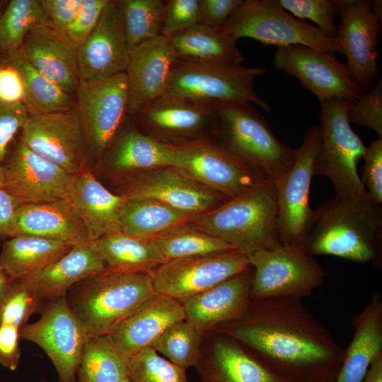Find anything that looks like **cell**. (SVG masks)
<instances>
[{
    "mask_svg": "<svg viewBox=\"0 0 382 382\" xmlns=\"http://www.w3.org/2000/svg\"><path fill=\"white\" fill-rule=\"evenodd\" d=\"M215 331L233 337L292 382L335 380L343 359L344 349L301 299H251L242 316Z\"/></svg>",
    "mask_w": 382,
    "mask_h": 382,
    "instance_id": "6da1fadb",
    "label": "cell"
},
{
    "mask_svg": "<svg viewBox=\"0 0 382 382\" xmlns=\"http://www.w3.org/2000/svg\"><path fill=\"white\" fill-rule=\"evenodd\" d=\"M301 248L313 257L332 255L381 268V209L368 195H335L312 209Z\"/></svg>",
    "mask_w": 382,
    "mask_h": 382,
    "instance_id": "7a4b0ae2",
    "label": "cell"
},
{
    "mask_svg": "<svg viewBox=\"0 0 382 382\" xmlns=\"http://www.w3.org/2000/svg\"><path fill=\"white\" fill-rule=\"evenodd\" d=\"M276 185L263 183L195 216L194 228L245 255L277 248Z\"/></svg>",
    "mask_w": 382,
    "mask_h": 382,
    "instance_id": "3957f363",
    "label": "cell"
},
{
    "mask_svg": "<svg viewBox=\"0 0 382 382\" xmlns=\"http://www.w3.org/2000/svg\"><path fill=\"white\" fill-rule=\"evenodd\" d=\"M214 133L218 144L264 183L276 184L297 156L298 148L282 142L251 104L217 105Z\"/></svg>",
    "mask_w": 382,
    "mask_h": 382,
    "instance_id": "277c9868",
    "label": "cell"
},
{
    "mask_svg": "<svg viewBox=\"0 0 382 382\" xmlns=\"http://www.w3.org/2000/svg\"><path fill=\"white\" fill-rule=\"evenodd\" d=\"M154 293L148 272L107 270L79 281L65 297L87 336H102Z\"/></svg>",
    "mask_w": 382,
    "mask_h": 382,
    "instance_id": "5b68a950",
    "label": "cell"
},
{
    "mask_svg": "<svg viewBox=\"0 0 382 382\" xmlns=\"http://www.w3.org/2000/svg\"><path fill=\"white\" fill-rule=\"evenodd\" d=\"M265 72L262 67L176 59L164 94L216 105L253 103L270 112L269 105L254 89L255 79Z\"/></svg>",
    "mask_w": 382,
    "mask_h": 382,
    "instance_id": "8992f818",
    "label": "cell"
},
{
    "mask_svg": "<svg viewBox=\"0 0 382 382\" xmlns=\"http://www.w3.org/2000/svg\"><path fill=\"white\" fill-rule=\"evenodd\" d=\"M220 29L237 41L248 37L265 45H303L344 54L337 38L287 13L278 0H243Z\"/></svg>",
    "mask_w": 382,
    "mask_h": 382,
    "instance_id": "52a82bcc",
    "label": "cell"
},
{
    "mask_svg": "<svg viewBox=\"0 0 382 382\" xmlns=\"http://www.w3.org/2000/svg\"><path fill=\"white\" fill-rule=\"evenodd\" d=\"M351 102L340 98L320 102L321 144L313 175L328 178L335 195L359 197L368 195L357 169L366 146L348 120Z\"/></svg>",
    "mask_w": 382,
    "mask_h": 382,
    "instance_id": "ba28073f",
    "label": "cell"
},
{
    "mask_svg": "<svg viewBox=\"0 0 382 382\" xmlns=\"http://www.w3.org/2000/svg\"><path fill=\"white\" fill-rule=\"evenodd\" d=\"M253 269L250 299L308 296L324 282L325 272L301 248L280 245L246 255Z\"/></svg>",
    "mask_w": 382,
    "mask_h": 382,
    "instance_id": "9c48e42d",
    "label": "cell"
},
{
    "mask_svg": "<svg viewBox=\"0 0 382 382\" xmlns=\"http://www.w3.org/2000/svg\"><path fill=\"white\" fill-rule=\"evenodd\" d=\"M75 98L87 152L100 160L130 117L125 72L95 83L79 82Z\"/></svg>",
    "mask_w": 382,
    "mask_h": 382,
    "instance_id": "30bf717a",
    "label": "cell"
},
{
    "mask_svg": "<svg viewBox=\"0 0 382 382\" xmlns=\"http://www.w3.org/2000/svg\"><path fill=\"white\" fill-rule=\"evenodd\" d=\"M321 144L319 125L305 133L294 163L277 183V230L282 246L301 248L312 209L309 195L314 161Z\"/></svg>",
    "mask_w": 382,
    "mask_h": 382,
    "instance_id": "8fae6325",
    "label": "cell"
},
{
    "mask_svg": "<svg viewBox=\"0 0 382 382\" xmlns=\"http://www.w3.org/2000/svg\"><path fill=\"white\" fill-rule=\"evenodd\" d=\"M250 267L246 255L233 250L172 260L149 274L155 293L183 303Z\"/></svg>",
    "mask_w": 382,
    "mask_h": 382,
    "instance_id": "7c38bea8",
    "label": "cell"
},
{
    "mask_svg": "<svg viewBox=\"0 0 382 382\" xmlns=\"http://www.w3.org/2000/svg\"><path fill=\"white\" fill-rule=\"evenodd\" d=\"M19 337L35 343L46 353L57 371V382H77L87 335L65 296L48 301L37 321L20 328Z\"/></svg>",
    "mask_w": 382,
    "mask_h": 382,
    "instance_id": "4fadbf2b",
    "label": "cell"
},
{
    "mask_svg": "<svg viewBox=\"0 0 382 382\" xmlns=\"http://www.w3.org/2000/svg\"><path fill=\"white\" fill-rule=\"evenodd\" d=\"M273 63L277 69L296 78L320 102L332 98L354 102L364 94L335 54L303 45L278 47Z\"/></svg>",
    "mask_w": 382,
    "mask_h": 382,
    "instance_id": "5bb4252c",
    "label": "cell"
},
{
    "mask_svg": "<svg viewBox=\"0 0 382 382\" xmlns=\"http://www.w3.org/2000/svg\"><path fill=\"white\" fill-rule=\"evenodd\" d=\"M381 1L345 0L341 8L337 39L347 57V66L354 81L364 91L375 85L376 59L381 28Z\"/></svg>",
    "mask_w": 382,
    "mask_h": 382,
    "instance_id": "9a60e30c",
    "label": "cell"
},
{
    "mask_svg": "<svg viewBox=\"0 0 382 382\" xmlns=\"http://www.w3.org/2000/svg\"><path fill=\"white\" fill-rule=\"evenodd\" d=\"M71 175L19 139L0 168V189L20 204L63 199Z\"/></svg>",
    "mask_w": 382,
    "mask_h": 382,
    "instance_id": "2e32d148",
    "label": "cell"
},
{
    "mask_svg": "<svg viewBox=\"0 0 382 382\" xmlns=\"http://www.w3.org/2000/svg\"><path fill=\"white\" fill-rule=\"evenodd\" d=\"M132 117L144 129L143 133L180 146L208 140L205 132L216 129V105L163 94Z\"/></svg>",
    "mask_w": 382,
    "mask_h": 382,
    "instance_id": "e0dca14e",
    "label": "cell"
},
{
    "mask_svg": "<svg viewBox=\"0 0 382 382\" xmlns=\"http://www.w3.org/2000/svg\"><path fill=\"white\" fill-rule=\"evenodd\" d=\"M20 139L31 150L76 175L87 169V150L76 108L28 114Z\"/></svg>",
    "mask_w": 382,
    "mask_h": 382,
    "instance_id": "ac0fdd59",
    "label": "cell"
},
{
    "mask_svg": "<svg viewBox=\"0 0 382 382\" xmlns=\"http://www.w3.org/2000/svg\"><path fill=\"white\" fill-rule=\"evenodd\" d=\"M175 168L229 199L264 183L240 160L211 139L177 146Z\"/></svg>",
    "mask_w": 382,
    "mask_h": 382,
    "instance_id": "d6986e66",
    "label": "cell"
},
{
    "mask_svg": "<svg viewBox=\"0 0 382 382\" xmlns=\"http://www.w3.org/2000/svg\"><path fill=\"white\" fill-rule=\"evenodd\" d=\"M131 52L118 2L110 0L95 29L76 50L79 82L95 83L125 72Z\"/></svg>",
    "mask_w": 382,
    "mask_h": 382,
    "instance_id": "ffe728a7",
    "label": "cell"
},
{
    "mask_svg": "<svg viewBox=\"0 0 382 382\" xmlns=\"http://www.w3.org/2000/svg\"><path fill=\"white\" fill-rule=\"evenodd\" d=\"M132 180L126 192L127 199H150L193 214L211 210L229 198L202 185L175 167L144 171Z\"/></svg>",
    "mask_w": 382,
    "mask_h": 382,
    "instance_id": "44dd1931",
    "label": "cell"
},
{
    "mask_svg": "<svg viewBox=\"0 0 382 382\" xmlns=\"http://www.w3.org/2000/svg\"><path fill=\"white\" fill-rule=\"evenodd\" d=\"M204 337L195 367L201 382H292L272 372L233 337L216 331Z\"/></svg>",
    "mask_w": 382,
    "mask_h": 382,
    "instance_id": "7402d4cb",
    "label": "cell"
},
{
    "mask_svg": "<svg viewBox=\"0 0 382 382\" xmlns=\"http://www.w3.org/2000/svg\"><path fill=\"white\" fill-rule=\"evenodd\" d=\"M176 59L169 40L161 35L142 42L132 51L125 71L130 117L164 94Z\"/></svg>",
    "mask_w": 382,
    "mask_h": 382,
    "instance_id": "603a6c76",
    "label": "cell"
},
{
    "mask_svg": "<svg viewBox=\"0 0 382 382\" xmlns=\"http://www.w3.org/2000/svg\"><path fill=\"white\" fill-rule=\"evenodd\" d=\"M253 271L247 270L185 301V320L203 337L247 311Z\"/></svg>",
    "mask_w": 382,
    "mask_h": 382,
    "instance_id": "cb8c5ba5",
    "label": "cell"
},
{
    "mask_svg": "<svg viewBox=\"0 0 382 382\" xmlns=\"http://www.w3.org/2000/svg\"><path fill=\"white\" fill-rule=\"evenodd\" d=\"M64 199L85 225L90 241L121 231L127 199L110 192L89 168L71 175Z\"/></svg>",
    "mask_w": 382,
    "mask_h": 382,
    "instance_id": "d4e9b609",
    "label": "cell"
},
{
    "mask_svg": "<svg viewBox=\"0 0 382 382\" xmlns=\"http://www.w3.org/2000/svg\"><path fill=\"white\" fill-rule=\"evenodd\" d=\"M184 319V309L180 302L154 293L115 326L108 335L120 353L127 359L151 347L170 325Z\"/></svg>",
    "mask_w": 382,
    "mask_h": 382,
    "instance_id": "484cf974",
    "label": "cell"
},
{
    "mask_svg": "<svg viewBox=\"0 0 382 382\" xmlns=\"http://www.w3.org/2000/svg\"><path fill=\"white\" fill-rule=\"evenodd\" d=\"M18 51L50 81L75 95L79 84L76 50L64 35L48 26H36Z\"/></svg>",
    "mask_w": 382,
    "mask_h": 382,
    "instance_id": "4316f807",
    "label": "cell"
},
{
    "mask_svg": "<svg viewBox=\"0 0 382 382\" xmlns=\"http://www.w3.org/2000/svg\"><path fill=\"white\" fill-rule=\"evenodd\" d=\"M17 235H30L73 245L90 241L85 225L64 199L20 204L11 225L9 238Z\"/></svg>",
    "mask_w": 382,
    "mask_h": 382,
    "instance_id": "83f0119b",
    "label": "cell"
},
{
    "mask_svg": "<svg viewBox=\"0 0 382 382\" xmlns=\"http://www.w3.org/2000/svg\"><path fill=\"white\" fill-rule=\"evenodd\" d=\"M354 334L335 382H361L371 363L382 354V300L375 293L364 310L351 317Z\"/></svg>",
    "mask_w": 382,
    "mask_h": 382,
    "instance_id": "f1b7e54d",
    "label": "cell"
},
{
    "mask_svg": "<svg viewBox=\"0 0 382 382\" xmlns=\"http://www.w3.org/2000/svg\"><path fill=\"white\" fill-rule=\"evenodd\" d=\"M107 271L92 241L74 245L63 256L39 272L25 277L43 301L65 296L79 281Z\"/></svg>",
    "mask_w": 382,
    "mask_h": 382,
    "instance_id": "f546056e",
    "label": "cell"
},
{
    "mask_svg": "<svg viewBox=\"0 0 382 382\" xmlns=\"http://www.w3.org/2000/svg\"><path fill=\"white\" fill-rule=\"evenodd\" d=\"M176 151L175 145L154 139L136 127H129L120 132L106 154L112 170L142 172L175 167Z\"/></svg>",
    "mask_w": 382,
    "mask_h": 382,
    "instance_id": "4dcf8cb0",
    "label": "cell"
},
{
    "mask_svg": "<svg viewBox=\"0 0 382 382\" xmlns=\"http://www.w3.org/2000/svg\"><path fill=\"white\" fill-rule=\"evenodd\" d=\"M73 245L30 235L6 239L0 253V267L13 279L34 275L66 254Z\"/></svg>",
    "mask_w": 382,
    "mask_h": 382,
    "instance_id": "1f68e13d",
    "label": "cell"
},
{
    "mask_svg": "<svg viewBox=\"0 0 382 382\" xmlns=\"http://www.w3.org/2000/svg\"><path fill=\"white\" fill-rule=\"evenodd\" d=\"M168 40L180 60L239 65L245 59L237 40L220 28L197 23Z\"/></svg>",
    "mask_w": 382,
    "mask_h": 382,
    "instance_id": "d6a6232c",
    "label": "cell"
},
{
    "mask_svg": "<svg viewBox=\"0 0 382 382\" xmlns=\"http://www.w3.org/2000/svg\"><path fill=\"white\" fill-rule=\"evenodd\" d=\"M4 62L16 69L22 77L24 85L23 103L28 114H46L75 108V95L50 81L18 50L6 54Z\"/></svg>",
    "mask_w": 382,
    "mask_h": 382,
    "instance_id": "836d02e7",
    "label": "cell"
},
{
    "mask_svg": "<svg viewBox=\"0 0 382 382\" xmlns=\"http://www.w3.org/2000/svg\"><path fill=\"white\" fill-rule=\"evenodd\" d=\"M107 270L150 273L163 263L151 238L119 231L92 241Z\"/></svg>",
    "mask_w": 382,
    "mask_h": 382,
    "instance_id": "e575fe53",
    "label": "cell"
},
{
    "mask_svg": "<svg viewBox=\"0 0 382 382\" xmlns=\"http://www.w3.org/2000/svg\"><path fill=\"white\" fill-rule=\"evenodd\" d=\"M196 215L154 199H127L122 213L121 231L138 237L152 238L190 224Z\"/></svg>",
    "mask_w": 382,
    "mask_h": 382,
    "instance_id": "d590c367",
    "label": "cell"
},
{
    "mask_svg": "<svg viewBox=\"0 0 382 382\" xmlns=\"http://www.w3.org/2000/svg\"><path fill=\"white\" fill-rule=\"evenodd\" d=\"M127 378V359L109 335L87 336L80 357L77 382H120Z\"/></svg>",
    "mask_w": 382,
    "mask_h": 382,
    "instance_id": "8d00e7d4",
    "label": "cell"
},
{
    "mask_svg": "<svg viewBox=\"0 0 382 382\" xmlns=\"http://www.w3.org/2000/svg\"><path fill=\"white\" fill-rule=\"evenodd\" d=\"M151 238L163 262L236 250L226 242L194 228L190 224Z\"/></svg>",
    "mask_w": 382,
    "mask_h": 382,
    "instance_id": "74e56055",
    "label": "cell"
},
{
    "mask_svg": "<svg viewBox=\"0 0 382 382\" xmlns=\"http://www.w3.org/2000/svg\"><path fill=\"white\" fill-rule=\"evenodd\" d=\"M38 25L52 28L40 0L10 1L0 13V52L19 50L27 34Z\"/></svg>",
    "mask_w": 382,
    "mask_h": 382,
    "instance_id": "f35d334b",
    "label": "cell"
},
{
    "mask_svg": "<svg viewBox=\"0 0 382 382\" xmlns=\"http://www.w3.org/2000/svg\"><path fill=\"white\" fill-rule=\"evenodd\" d=\"M125 33L132 51L142 42L161 35L165 1L119 0Z\"/></svg>",
    "mask_w": 382,
    "mask_h": 382,
    "instance_id": "ab89813d",
    "label": "cell"
},
{
    "mask_svg": "<svg viewBox=\"0 0 382 382\" xmlns=\"http://www.w3.org/2000/svg\"><path fill=\"white\" fill-rule=\"evenodd\" d=\"M204 337L185 319L170 325L153 343L152 348L173 364L187 369L196 367Z\"/></svg>",
    "mask_w": 382,
    "mask_h": 382,
    "instance_id": "60d3db41",
    "label": "cell"
},
{
    "mask_svg": "<svg viewBox=\"0 0 382 382\" xmlns=\"http://www.w3.org/2000/svg\"><path fill=\"white\" fill-rule=\"evenodd\" d=\"M131 382H190L186 370L149 347L127 359Z\"/></svg>",
    "mask_w": 382,
    "mask_h": 382,
    "instance_id": "b9f144b4",
    "label": "cell"
},
{
    "mask_svg": "<svg viewBox=\"0 0 382 382\" xmlns=\"http://www.w3.org/2000/svg\"><path fill=\"white\" fill-rule=\"evenodd\" d=\"M42 302L27 278L13 279L0 306V323L21 328L39 311Z\"/></svg>",
    "mask_w": 382,
    "mask_h": 382,
    "instance_id": "7bdbcfd3",
    "label": "cell"
},
{
    "mask_svg": "<svg viewBox=\"0 0 382 382\" xmlns=\"http://www.w3.org/2000/svg\"><path fill=\"white\" fill-rule=\"evenodd\" d=\"M283 9L301 19L314 22L325 35L337 38V15L345 0H278Z\"/></svg>",
    "mask_w": 382,
    "mask_h": 382,
    "instance_id": "ee69618b",
    "label": "cell"
},
{
    "mask_svg": "<svg viewBox=\"0 0 382 382\" xmlns=\"http://www.w3.org/2000/svg\"><path fill=\"white\" fill-rule=\"evenodd\" d=\"M350 123L374 130L382 139V81L381 79L359 99L351 102L347 110Z\"/></svg>",
    "mask_w": 382,
    "mask_h": 382,
    "instance_id": "f6af8a7d",
    "label": "cell"
},
{
    "mask_svg": "<svg viewBox=\"0 0 382 382\" xmlns=\"http://www.w3.org/2000/svg\"><path fill=\"white\" fill-rule=\"evenodd\" d=\"M199 0H167L161 35L170 39L197 23Z\"/></svg>",
    "mask_w": 382,
    "mask_h": 382,
    "instance_id": "bcb514c9",
    "label": "cell"
},
{
    "mask_svg": "<svg viewBox=\"0 0 382 382\" xmlns=\"http://www.w3.org/2000/svg\"><path fill=\"white\" fill-rule=\"evenodd\" d=\"M109 1L83 0L80 10L64 35L76 50L95 29Z\"/></svg>",
    "mask_w": 382,
    "mask_h": 382,
    "instance_id": "7dc6e473",
    "label": "cell"
},
{
    "mask_svg": "<svg viewBox=\"0 0 382 382\" xmlns=\"http://www.w3.org/2000/svg\"><path fill=\"white\" fill-rule=\"evenodd\" d=\"M362 158L364 163L361 180L370 201L379 206L382 202V139L373 140Z\"/></svg>",
    "mask_w": 382,
    "mask_h": 382,
    "instance_id": "c3c4849f",
    "label": "cell"
},
{
    "mask_svg": "<svg viewBox=\"0 0 382 382\" xmlns=\"http://www.w3.org/2000/svg\"><path fill=\"white\" fill-rule=\"evenodd\" d=\"M28 116L23 103L0 102V168L16 134L21 131Z\"/></svg>",
    "mask_w": 382,
    "mask_h": 382,
    "instance_id": "681fc988",
    "label": "cell"
},
{
    "mask_svg": "<svg viewBox=\"0 0 382 382\" xmlns=\"http://www.w3.org/2000/svg\"><path fill=\"white\" fill-rule=\"evenodd\" d=\"M40 1L53 30L63 35L83 2V0Z\"/></svg>",
    "mask_w": 382,
    "mask_h": 382,
    "instance_id": "f907efd6",
    "label": "cell"
},
{
    "mask_svg": "<svg viewBox=\"0 0 382 382\" xmlns=\"http://www.w3.org/2000/svg\"><path fill=\"white\" fill-rule=\"evenodd\" d=\"M243 0H199L197 23L220 28Z\"/></svg>",
    "mask_w": 382,
    "mask_h": 382,
    "instance_id": "816d5d0a",
    "label": "cell"
},
{
    "mask_svg": "<svg viewBox=\"0 0 382 382\" xmlns=\"http://www.w3.org/2000/svg\"><path fill=\"white\" fill-rule=\"evenodd\" d=\"M19 330L16 326L0 323V364L10 371H15L21 361Z\"/></svg>",
    "mask_w": 382,
    "mask_h": 382,
    "instance_id": "f5cc1de1",
    "label": "cell"
},
{
    "mask_svg": "<svg viewBox=\"0 0 382 382\" xmlns=\"http://www.w3.org/2000/svg\"><path fill=\"white\" fill-rule=\"evenodd\" d=\"M24 85L18 71L5 63L0 65V102L13 104L23 103Z\"/></svg>",
    "mask_w": 382,
    "mask_h": 382,
    "instance_id": "db71d44e",
    "label": "cell"
},
{
    "mask_svg": "<svg viewBox=\"0 0 382 382\" xmlns=\"http://www.w3.org/2000/svg\"><path fill=\"white\" fill-rule=\"evenodd\" d=\"M19 205L9 194L0 189V239L9 238L11 225Z\"/></svg>",
    "mask_w": 382,
    "mask_h": 382,
    "instance_id": "11a10c76",
    "label": "cell"
},
{
    "mask_svg": "<svg viewBox=\"0 0 382 382\" xmlns=\"http://www.w3.org/2000/svg\"><path fill=\"white\" fill-rule=\"evenodd\" d=\"M361 382H382V354L371 363Z\"/></svg>",
    "mask_w": 382,
    "mask_h": 382,
    "instance_id": "9f6ffc18",
    "label": "cell"
},
{
    "mask_svg": "<svg viewBox=\"0 0 382 382\" xmlns=\"http://www.w3.org/2000/svg\"><path fill=\"white\" fill-rule=\"evenodd\" d=\"M13 279L0 267V306L11 284Z\"/></svg>",
    "mask_w": 382,
    "mask_h": 382,
    "instance_id": "6f0895ef",
    "label": "cell"
},
{
    "mask_svg": "<svg viewBox=\"0 0 382 382\" xmlns=\"http://www.w3.org/2000/svg\"><path fill=\"white\" fill-rule=\"evenodd\" d=\"M4 63V57L2 53L0 52V65L3 64Z\"/></svg>",
    "mask_w": 382,
    "mask_h": 382,
    "instance_id": "680465c9",
    "label": "cell"
},
{
    "mask_svg": "<svg viewBox=\"0 0 382 382\" xmlns=\"http://www.w3.org/2000/svg\"><path fill=\"white\" fill-rule=\"evenodd\" d=\"M120 382H131V381L129 379V378H125V379H124V380H122V381H121Z\"/></svg>",
    "mask_w": 382,
    "mask_h": 382,
    "instance_id": "91938a15",
    "label": "cell"
},
{
    "mask_svg": "<svg viewBox=\"0 0 382 382\" xmlns=\"http://www.w3.org/2000/svg\"><path fill=\"white\" fill-rule=\"evenodd\" d=\"M335 380H332V381H323V382H335Z\"/></svg>",
    "mask_w": 382,
    "mask_h": 382,
    "instance_id": "94428289",
    "label": "cell"
},
{
    "mask_svg": "<svg viewBox=\"0 0 382 382\" xmlns=\"http://www.w3.org/2000/svg\"><path fill=\"white\" fill-rule=\"evenodd\" d=\"M42 382H48L46 380H42Z\"/></svg>",
    "mask_w": 382,
    "mask_h": 382,
    "instance_id": "6125c7cd",
    "label": "cell"
}]
</instances>
